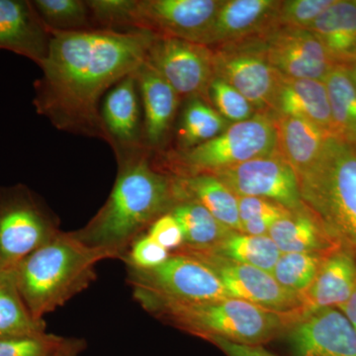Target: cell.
Returning a JSON list of instances; mask_svg holds the SVG:
<instances>
[{"mask_svg":"<svg viewBox=\"0 0 356 356\" xmlns=\"http://www.w3.org/2000/svg\"><path fill=\"white\" fill-rule=\"evenodd\" d=\"M278 3L280 0H222L205 46L215 48L273 29Z\"/></svg>","mask_w":356,"mask_h":356,"instance_id":"d6986e66","label":"cell"},{"mask_svg":"<svg viewBox=\"0 0 356 356\" xmlns=\"http://www.w3.org/2000/svg\"><path fill=\"white\" fill-rule=\"evenodd\" d=\"M69 341L67 337L48 332L0 339V356H56Z\"/></svg>","mask_w":356,"mask_h":356,"instance_id":"e575fe53","label":"cell"},{"mask_svg":"<svg viewBox=\"0 0 356 356\" xmlns=\"http://www.w3.org/2000/svg\"><path fill=\"white\" fill-rule=\"evenodd\" d=\"M51 37L30 0H0V50L40 67L48 56Z\"/></svg>","mask_w":356,"mask_h":356,"instance_id":"e0dca14e","label":"cell"},{"mask_svg":"<svg viewBox=\"0 0 356 356\" xmlns=\"http://www.w3.org/2000/svg\"><path fill=\"white\" fill-rule=\"evenodd\" d=\"M170 252L149 235L140 236L129 248L123 261L126 266L139 269L156 268L168 261Z\"/></svg>","mask_w":356,"mask_h":356,"instance_id":"d590c367","label":"cell"},{"mask_svg":"<svg viewBox=\"0 0 356 356\" xmlns=\"http://www.w3.org/2000/svg\"><path fill=\"white\" fill-rule=\"evenodd\" d=\"M221 0H134L129 31L205 44Z\"/></svg>","mask_w":356,"mask_h":356,"instance_id":"8fae6325","label":"cell"},{"mask_svg":"<svg viewBox=\"0 0 356 356\" xmlns=\"http://www.w3.org/2000/svg\"><path fill=\"white\" fill-rule=\"evenodd\" d=\"M184 232L182 248L211 250L234 233L203 207L191 199H181L170 211Z\"/></svg>","mask_w":356,"mask_h":356,"instance_id":"484cf974","label":"cell"},{"mask_svg":"<svg viewBox=\"0 0 356 356\" xmlns=\"http://www.w3.org/2000/svg\"><path fill=\"white\" fill-rule=\"evenodd\" d=\"M207 341L214 343L227 356H276L261 346H245V344L232 343L220 337H210Z\"/></svg>","mask_w":356,"mask_h":356,"instance_id":"f35d334b","label":"cell"},{"mask_svg":"<svg viewBox=\"0 0 356 356\" xmlns=\"http://www.w3.org/2000/svg\"><path fill=\"white\" fill-rule=\"evenodd\" d=\"M86 348V341L81 339H70L64 350L56 356H79Z\"/></svg>","mask_w":356,"mask_h":356,"instance_id":"60d3db41","label":"cell"},{"mask_svg":"<svg viewBox=\"0 0 356 356\" xmlns=\"http://www.w3.org/2000/svg\"><path fill=\"white\" fill-rule=\"evenodd\" d=\"M334 136L356 145V88L343 65H336L325 76Z\"/></svg>","mask_w":356,"mask_h":356,"instance_id":"f1b7e54d","label":"cell"},{"mask_svg":"<svg viewBox=\"0 0 356 356\" xmlns=\"http://www.w3.org/2000/svg\"><path fill=\"white\" fill-rule=\"evenodd\" d=\"M60 232L57 218L29 187H0V273L14 270Z\"/></svg>","mask_w":356,"mask_h":356,"instance_id":"52a82bcc","label":"cell"},{"mask_svg":"<svg viewBox=\"0 0 356 356\" xmlns=\"http://www.w3.org/2000/svg\"><path fill=\"white\" fill-rule=\"evenodd\" d=\"M261 37L269 63L281 76L324 81L336 65L310 30L275 27Z\"/></svg>","mask_w":356,"mask_h":356,"instance_id":"5bb4252c","label":"cell"},{"mask_svg":"<svg viewBox=\"0 0 356 356\" xmlns=\"http://www.w3.org/2000/svg\"><path fill=\"white\" fill-rule=\"evenodd\" d=\"M273 115L303 119L334 136L331 105L324 81L282 76Z\"/></svg>","mask_w":356,"mask_h":356,"instance_id":"ffe728a7","label":"cell"},{"mask_svg":"<svg viewBox=\"0 0 356 356\" xmlns=\"http://www.w3.org/2000/svg\"><path fill=\"white\" fill-rule=\"evenodd\" d=\"M145 63L163 77L181 99L202 98L209 102L208 91L214 79L210 47L156 35Z\"/></svg>","mask_w":356,"mask_h":356,"instance_id":"7c38bea8","label":"cell"},{"mask_svg":"<svg viewBox=\"0 0 356 356\" xmlns=\"http://www.w3.org/2000/svg\"><path fill=\"white\" fill-rule=\"evenodd\" d=\"M277 152L301 177L315 165L331 134L303 119L274 116Z\"/></svg>","mask_w":356,"mask_h":356,"instance_id":"7402d4cb","label":"cell"},{"mask_svg":"<svg viewBox=\"0 0 356 356\" xmlns=\"http://www.w3.org/2000/svg\"><path fill=\"white\" fill-rule=\"evenodd\" d=\"M147 235L168 252L177 250L184 243V232L177 220L170 213L156 220L149 228Z\"/></svg>","mask_w":356,"mask_h":356,"instance_id":"74e56055","label":"cell"},{"mask_svg":"<svg viewBox=\"0 0 356 356\" xmlns=\"http://www.w3.org/2000/svg\"><path fill=\"white\" fill-rule=\"evenodd\" d=\"M334 0H282L278 3L273 28L309 29Z\"/></svg>","mask_w":356,"mask_h":356,"instance_id":"836d02e7","label":"cell"},{"mask_svg":"<svg viewBox=\"0 0 356 356\" xmlns=\"http://www.w3.org/2000/svg\"><path fill=\"white\" fill-rule=\"evenodd\" d=\"M209 102L229 123H238L252 118L257 109L247 98L226 81L214 76L208 91Z\"/></svg>","mask_w":356,"mask_h":356,"instance_id":"d6a6232c","label":"cell"},{"mask_svg":"<svg viewBox=\"0 0 356 356\" xmlns=\"http://www.w3.org/2000/svg\"><path fill=\"white\" fill-rule=\"evenodd\" d=\"M238 203V215L241 226L245 222L257 221L262 218H280L289 214L292 211L283 207L280 204L268 199L250 197V196H236Z\"/></svg>","mask_w":356,"mask_h":356,"instance_id":"8d00e7d4","label":"cell"},{"mask_svg":"<svg viewBox=\"0 0 356 356\" xmlns=\"http://www.w3.org/2000/svg\"><path fill=\"white\" fill-rule=\"evenodd\" d=\"M105 259L104 252L84 245L74 232L60 231L23 259L14 277L32 315L44 320L88 289L96 280V266Z\"/></svg>","mask_w":356,"mask_h":356,"instance_id":"3957f363","label":"cell"},{"mask_svg":"<svg viewBox=\"0 0 356 356\" xmlns=\"http://www.w3.org/2000/svg\"><path fill=\"white\" fill-rule=\"evenodd\" d=\"M175 177L180 200L191 199L196 201L227 228L242 233L238 197L221 179L211 173Z\"/></svg>","mask_w":356,"mask_h":356,"instance_id":"cb8c5ba5","label":"cell"},{"mask_svg":"<svg viewBox=\"0 0 356 356\" xmlns=\"http://www.w3.org/2000/svg\"><path fill=\"white\" fill-rule=\"evenodd\" d=\"M140 98L135 72L110 89L100 106V116L113 151L144 146Z\"/></svg>","mask_w":356,"mask_h":356,"instance_id":"ac0fdd59","label":"cell"},{"mask_svg":"<svg viewBox=\"0 0 356 356\" xmlns=\"http://www.w3.org/2000/svg\"><path fill=\"white\" fill-rule=\"evenodd\" d=\"M310 30L336 65L356 57V0H334Z\"/></svg>","mask_w":356,"mask_h":356,"instance_id":"603a6c76","label":"cell"},{"mask_svg":"<svg viewBox=\"0 0 356 356\" xmlns=\"http://www.w3.org/2000/svg\"><path fill=\"white\" fill-rule=\"evenodd\" d=\"M44 320H37L23 301L13 271L0 273V339L36 336L46 332Z\"/></svg>","mask_w":356,"mask_h":356,"instance_id":"4316f807","label":"cell"},{"mask_svg":"<svg viewBox=\"0 0 356 356\" xmlns=\"http://www.w3.org/2000/svg\"><path fill=\"white\" fill-rule=\"evenodd\" d=\"M294 356H356V332L339 309L303 316L287 331Z\"/></svg>","mask_w":356,"mask_h":356,"instance_id":"9a60e30c","label":"cell"},{"mask_svg":"<svg viewBox=\"0 0 356 356\" xmlns=\"http://www.w3.org/2000/svg\"><path fill=\"white\" fill-rule=\"evenodd\" d=\"M344 70L348 72V76L350 77L351 81L355 84L356 88V57L350 58L348 62L341 64Z\"/></svg>","mask_w":356,"mask_h":356,"instance_id":"b9f144b4","label":"cell"},{"mask_svg":"<svg viewBox=\"0 0 356 356\" xmlns=\"http://www.w3.org/2000/svg\"><path fill=\"white\" fill-rule=\"evenodd\" d=\"M236 196L268 199L295 212L305 209L298 177L277 151L211 172Z\"/></svg>","mask_w":356,"mask_h":356,"instance_id":"4fadbf2b","label":"cell"},{"mask_svg":"<svg viewBox=\"0 0 356 356\" xmlns=\"http://www.w3.org/2000/svg\"><path fill=\"white\" fill-rule=\"evenodd\" d=\"M179 252L194 257L209 267L229 296L250 302L280 314L303 315V299L281 286L273 274L257 267L238 264L204 250L179 248Z\"/></svg>","mask_w":356,"mask_h":356,"instance_id":"30bf717a","label":"cell"},{"mask_svg":"<svg viewBox=\"0 0 356 356\" xmlns=\"http://www.w3.org/2000/svg\"><path fill=\"white\" fill-rule=\"evenodd\" d=\"M144 109L143 144L153 153H163L181 98L156 70L144 63L135 72Z\"/></svg>","mask_w":356,"mask_h":356,"instance_id":"2e32d148","label":"cell"},{"mask_svg":"<svg viewBox=\"0 0 356 356\" xmlns=\"http://www.w3.org/2000/svg\"><path fill=\"white\" fill-rule=\"evenodd\" d=\"M127 282L133 291L182 303H202L229 298L219 277L203 262L175 252L152 269L127 266Z\"/></svg>","mask_w":356,"mask_h":356,"instance_id":"9c48e42d","label":"cell"},{"mask_svg":"<svg viewBox=\"0 0 356 356\" xmlns=\"http://www.w3.org/2000/svg\"><path fill=\"white\" fill-rule=\"evenodd\" d=\"M231 123L202 98L187 99L177 125V147L186 149L214 139Z\"/></svg>","mask_w":356,"mask_h":356,"instance_id":"83f0119b","label":"cell"},{"mask_svg":"<svg viewBox=\"0 0 356 356\" xmlns=\"http://www.w3.org/2000/svg\"><path fill=\"white\" fill-rule=\"evenodd\" d=\"M134 299L152 315L202 339L220 337L245 346H262L287 332L301 318L266 310L229 297L202 303H182L133 291Z\"/></svg>","mask_w":356,"mask_h":356,"instance_id":"277c9868","label":"cell"},{"mask_svg":"<svg viewBox=\"0 0 356 356\" xmlns=\"http://www.w3.org/2000/svg\"><path fill=\"white\" fill-rule=\"evenodd\" d=\"M331 252L281 254L271 274L281 286L299 295L303 299L304 295L315 280L321 266Z\"/></svg>","mask_w":356,"mask_h":356,"instance_id":"4dcf8cb0","label":"cell"},{"mask_svg":"<svg viewBox=\"0 0 356 356\" xmlns=\"http://www.w3.org/2000/svg\"><path fill=\"white\" fill-rule=\"evenodd\" d=\"M298 180L307 209L356 261V145L327 138L320 158Z\"/></svg>","mask_w":356,"mask_h":356,"instance_id":"5b68a950","label":"cell"},{"mask_svg":"<svg viewBox=\"0 0 356 356\" xmlns=\"http://www.w3.org/2000/svg\"><path fill=\"white\" fill-rule=\"evenodd\" d=\"M268 236L282 254L330 252L341 248L332 242L307 208L276 220L269 229Z\"/></svg>","mask_w":356,"mask_h":356,"instance_id":"d4e9b609","label":"cell"},{"mask_svg":"<svg viewBox=\"0 0 356 356\" xmlns=\"http://www.w3.org/2000/svg\"><path fill=\"white\" fill-rule=\"evenodd\" d=\"M35 10L50 32H76L96 29L83 0H31Z\"/></svg>","mask_w":356,"mask_h":356,"instance_id":"1f68e13d","label":"cell"},{"mask_svg":"<svg viewBox=\"0 0 356 356\" xmlns=\"http://www.w3.org/2000/svg\"><path fill=\"white\" fill-rule=\"evenodd\" d=\"M356 283L355 257L337 248L327 255L320 270L303 296V315L323 309L343 306Z\"/></svg>","mask_w":356,"mask_h":356,"instance_id":"44dd1931","label":"cell"},{"mask_svg":"<svg viewBox=\"0 0 356 356\" xmlns=\"http://www.w3.org/2000/svg\"><path fill=\"white\" fill-rule=\"evenodd\" d=\"M214 76L242 93L257 113L273 114L282 76L267 58L261 35L212 48Z\"/></svg>","mask_w":356,"mask_h":356,"instance_id":"ba28073f","label":"cell"},{"mask_svg":"<svg viewBox=\"0 0 356 356\" xmlns=\"http://www.w3.org/2000/svg\"><path fill=\"white\" fill-rule=\"evenodd\" d=\"M51 35L34 83L37 113L58 130L109 143L100 116L102 96L144 64L156 35L104 28Z\"/></svg>","mask_w":356,"mask_h":356,"instance_id":"6da1fadb","label":"cell"},{"mask_svg":"<svg viewBox=\"0 0 356 356\" xmlns=\"http://www.w3.org/2000/svg\"><path fill=\"white\" fill-rule=\"evenodd\" d=\"M277 151L274 115L257 113L248 120L231 124L214 139L186 149H170L156 161L163 172L175 175L211 173L270 156Z\"/></svg>","mask_w":356,"mask_h":356,"instance_id":"8992f818","label":"cell"},{"mask_svg":"<svg viewBox=\"0 0 356 356\" xmlns=\"http://www.w3.org/2000/svg\"><path fill=\"white\" fill-rule=\"evenodd\" d=\"M118 172L104 205L74 236L109 259H125L132 243L180 200L177 180L145 146L118 149Z\"/></svg>","mask_w":356,"mask_h":356,"instance_id":"7a4b0ae2","label":"cell"},{"mask_svg":"<svg viewBox=\"0 0 356 356\" xmlns=\"http://www.w3.org/2000/svg\"><path fill=\"white\" fill-rule=\"evenodd\" d=\"M339 310L348 318L356 332V283L350 298L343 306L339 307Z\"/></svg>","mask_w":356,"mask_h":356,"instance_id":"ab89813d","label":"cell"},{"mask_svg":"<svg viewBox=\"0 0 356 356\" xmlns=\"http://www.w3.org/2000/svg\"><path fill=\"white\" fill-rule=\"evenodd\" d=\"M204 250L269 273H273L282 254L268 235L252 236L238 232H234L217 247Z\"/></svg>","mask_w":356,"mask_h":356,"instance_id":"f546056e","label":"cell"}]
</instances>
